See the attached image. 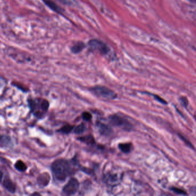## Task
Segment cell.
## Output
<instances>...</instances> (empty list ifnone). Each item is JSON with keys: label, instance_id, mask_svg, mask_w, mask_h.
I'll list each match as a JSON object with an SVG mask.
<instances>
[{"label": "cell", "instance_id": "cell-1", "mask_svg": "<svg viewBox=\"0 0 196 196\" xmlns=\"http://www.w3.org/2000/svg\"><path fill=\"white\" fill-rule=\"evenodd\" d=\"M73 163L67 160L59 159L55 160L51 166L54 178L59 181L63 182L74 172Z\"/></svg>", "mask_w": 196, "mask_h": 196}, {"label": "cell", "instance_id": "cell-2", "mask_svg": "<svg viewBox=\"0 0 196 196\" xmlns=\"http://www.w3.org/2000/svg\"><path fill=\"white\" fill-rule=\"evenodd\" d=\"M28 102L32 113L38 118L43 117L50 106L48 101L46 100H29Z\"/></svg>", "mask_w": 196, "mask_h": 196}, {"label": "cell", "instance_id": "cell-3", "mask_svg": "<svg viewBox=\"0 0 196 196\" xmlns=\"http://www.w3.org/2000/svg\"><path fill=\"white\" fill-rule=\"evenodd\" d=\"M90 91L97 97L105 100H114L117 97L113 90L103 86H96L91 88Z\"/></svg>", "mask_w": 196, "mask_h": 196}, {"label": "cell", "instance_id": "cell-4", "mask_svg": "<svg viewBox=\"0 0 196 196\" xmlns=\"http://www.w3.org/2000/svg\"><path fill=\"white\" fill-rule=\"evenodd\" d=\"M109 120L112 126L120 128L123 130L130 131L132 128V125L127 119L117 114H113L109 116Z\"/></svg>", "mask_w": 196, "mask_h": 196}, {"label": "cell", "instance_id": "cell-5", "mask_svg": "<svg viewBox=\"0 0 196 196\" xmlns=\"http://www.w3.org/2000/svg\"><path fill=\"white\" fill-rule=\"evenodd\" d=\"M80 183L75 178H71L69 182L64 186L62 192L64 194L67 196H71L75 194L79 189Z\"/></svg>", "mask_w": 196, "mask_h": 196}, {"label": "cell", "instance_id": "cell-6", "mask_svg": "<svg viewBox=\"0 0 196 196\" xmlns=\"http://www.w3.org/2000/svg\"><path fill=\"white\" fill-rule=\"evenodd\" d=\"M89 46L92 50L97 51L104 55H106L109 52V48L106 44L97 39H93L89 41Z\"/></svg>", "mask_w": 196, "mask_h": 196}, {"label": "cell", "instance_id": "cell-7", "mask_svg": "<svg viewBox=\"0 0 196 196\" xmlns=\"http://www.w3.org/2000/svg\"><path fill=\"white\" fill-rule=\"evenodd\" d=\"M97 127L98 129L99 132L103 136H110L113 132L112 129L109 126L106 125L105 124H103L101 122H97Z\"/></svg>", "mask_w": 196, "mask_h": 196}, {"label": "cell", "instance_id": "cell-8", "mask_svg": "<svg viewBox=\"0 0 196 196\" xmlns=\"http://www.w3.org/2000/svg\"><path fill=\"white\" fill-rule=\"evenodd\" d=\"M2 185L9 192L14 193L16 191V186L9 177H6L2 181Z\"/></svg>", "mask_w": 196, "mask_h": 196}, {"label": "cell", "instance_id": "cell-9", "mask_svg": "<svg viewBox=\"0 0 196 196\" xmlns=\"http://www.w3.org/2000/svg\"><path fill=\"white\" fill-rule=\"evenodd\" d=\"M50 180V177L47 173H44L39 176L37 178V183L39 185L44 187L47 185Z\"/></svg>", "mask_w": 196, "mask_h": 196}, {"label": "cell", "instance_id": "cell-10", "mask_svg": "<svg viewBox=\"0 0 196 196\" xmlns=\"http://www.w3.org/2000/svg\"><path fill=\"white\" fill-rule=\"evenodd\" d=\"M44 3L46 4V5L47 6L48 8H50L51 10L58 13H60L62 12L61 8L57 5L53 1L44 0Z\"/></svg>", "mask_w": 196, "mask_h": 196}, {"label": "cell", "instance_id": "cell-11", "mask_svg": "<svg viewBox=\"0 0 196 196\" xmlns=\"http://www.w3.org/2000/svg\"><path fill=\"white\" fill-rule=\"evenodd\" d=\"M132 147V144L131 143H120L119 144V149L123 153L128 154L129 153Z\"/></svg>", "mask_w": 196, "mask_h": 196}, {"label": "cell", "instance_id": "cell-12", "mask_svg": "<svg viewBox=\"0 0 196 196\" xmlns=\"http://www.w3.org/2000/svg\"><path fill=\"white\" fill-rule=\"evenodd\" d=\"M78 140L88 145H94L95 143V140L91 135H88L84 137H81L78 138Z\"/></svg>", "mask_w": 196, "mask_h": 196}, {"label": "cell", "instance_id": "cell-13", "mask_svg": "<svg viewBox=\"0 0 196 196\" xmlns=\"http://www.w3.org/2000/svg\"><path fill=\"white\" fill-rule=\"evenodd\" d=\"M85 47V44L82 42H78L71 47V51L74 53H78L82 51Z\"/></svg>", "mask_w": 196, "mask_h": 196}, {"label": "cell", "instance_id": "cell-14", "mask_svg": "<svg viewBox=\"0 0 196 196\" xmlns=\"http://www.w3.org/2000/svg\"><path fill=\"white\" fill-rule=\"evenodd\" d=\"M15 167L16 170L20 172H24L27 169V165L22 160H18L15 164Z\"/></svg>", "mask_w": 196, "mask_h": 196}, {"label": "cell", "instance_id": "cell-15", "mask_svg": "<svg viewBox=\"0 0 196 196\" xmlns=\"http://www.w3.org/2000/svg\"><path fill=\"white\" fill-rule=\"evenodd\" d=\"M86 128V127L85 124L81 123L80 125L74 128V132L77 135L82 134L85 132Z\"/></svg>", "mask_w": 196, "mask_h": 196}, {"label": "cell", "instance_id": "cell-16", "mask_svg": "<svg viewBox=\"0 0 196 196\" xmlns=\"http://www.w3.org/2000/svg\"><path fill=\"white\" fill-rule=\"evenodd\" d=\"M74 126H73L67 124V125L64 126L63 127L61 128L60 129H59L58 131L60 132L65 133V134H68L72 131V130L74 129Z\"/></svg>", "mask_w": 196, "mask_h": 196}, {"label": "cell", "instance_id": "cell-17", "mask_svg": "<svg viewBox=\"0 0 196 196\" xmlns=\"http://www.w3.org/2000/svg\"><path fill=\"white\" fill-rule=\"evenodd\" d=\"M171 191H173L174 193H175L177 194H180V195H187V193L185 191L181 189L180 188H177L175 187H173L171 189Z\"/></svg>", "mask_w": 196, "mask_h": 196}, {"label": "cell", "instance_id": "cell-18", "mask_svg": "<svg viewBox=\"0 0 196 196\" xmlns=\"http://www.w3.org/2000/svg\"><path fill=\"white\" fill-rule=\"evenodd\" d=\"M148 93L149 95H152L156 101H158L159 102L162 104L167 105V102L165 101L164 100H163V98H162L159 95H154V94H151V93Z\"/></svg>", "mask_w": 196, "mask_h": 196}, {"label": "cell", "instance_id": "cell-19", "mask_svg": "<svg viewBox=\"0 0 196 196\" xmlns=\"http://www.w3.org/2000/svg\"><path fill=\"white\" fill-rule=\"evenodd\" d=\"M82 117L83 120L86 122H90L92 119V115L90 114V113H89L88 112H85L82 113Z\"/></svg>", "mask_w": 196, "mask_h": 196}, {"label": "cell", "instance_id": "cell-20", "mask_svg": "<svg viewBox=\"0 0 196 196\" xmlns=\"http://www.w3.org/2000/svg\"><path fill=\"white\" fill-rule=\"evenodd\" d=\"M180 101L182 105L183 106H185V108H186L188 105V101H187V99L185 97H181L180 98Z\"/></svg>", "mask_w": 196, "mask_h": 196}, {"label": "cell", "instance_id": "cell-21", "mask_svg": "<svg viewBox=\"0 0 196 196\" xmlns=\"http://www.w3.org/2000/svg\"><path fill=\"white\" fill-rule=\"evenodd\" d=\"M3 178V173L0 171V182L2 181Z\"/></svg>", "mask_w": 196, "mask_h": 196}, {"label": "cell", "instance_id": "cell-22", "mask_svg": "<svg viewBox=\"0 0 196 196\" xmlns=\"http://www.w3.org/2000/svg\"><path fill=\"white\" fill-rule=\"evenodd\" d=\"M32 195V196H34V195H40V194H39L38 193H33Z\"/></svg>", "mask_w": 196, "mask_h": 196}]
</instances>
